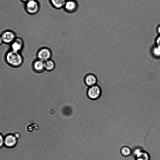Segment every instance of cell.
Wrapping results in <instances>:
<instances>
[{"mask_svg": "<svg viewBox=\"0 0 160 160\" xmlns=\"http://www.w3.org/2000/svg\"><path fill=\"white\" fill-rule=\"evenodd\" d=\"M5 58L8 63L13 67H19L23 62L22 57L20 54L12 50L8 52Z\"/></svg>", "mask_w": 160, "mask_h": 160, "instance_id": "cell-1", "label": "cell"}, {"mask_svg": "<svg viewBox=\"0 0 160 160\" xmlns=\"http://www.w3.org/2000/svg\"><path fill=\"white\" fill-rule=\"evenodd\" d=\"M101 93V88L99 86L96 84L88 88L87 94L89 99L95 100L100 98Z\"/></svg>", "mask_w": 160, "mask_h": 160, "instance_id": "cell-2", "label": "cell"}, {"mask_svg": "<svg viewBox=\"0 0 160 160\" xmlns=\"http://www.w3.org/2000/svg\"><path fill=\"white\" fill-rule=\"evenodd\" d=\"M25 8L29 14L34 15L37 13L40 9V6L36 0H31L26 3Z\"/></svg>", "mask_w": 160, "mask_h": 160, "instance_id": "cell-3", "label": "cell"}, {"mask_svg": "<svg viewBox=\"0 0 160 160\" xmlns=\"http://www.w3.org/2000/svg\"><path fill=\"white\" fill-rule=\"evenodd\" d=\"M52 54V52L49 48H43L38 51L37 56L38 59L44 62L50 59Z\"/></svg>", "mask_w": 160, "mask_h": 160, "instance_id": "cell-4", "label": "cell"}, {"mask_svg": "<svg viewBox=\"0 0 160 160\" xmlns=\"http://www.w3.org/2000/svg\"><path fill=\"white\" fill-rule=\"evenodd\" d=\"M18 142V138L14 134H8L4 137V145L8 148L15 147Z\"/></svg>", "mask_w": 160, "mask_h": 160, "instance_id": "cell-5", "label": "cell"}, {"mask_svg": "<svg viewBox=\"0 0 160 160\" xmlns=\"http://www.w3.org/2000/svg\"><path fill=\"white\" fill-rule=\"evenodd\" d=\"M1 36L3 42L7 44L12 43L15 39L14 32L9 30L5 31Z\"/></svg>", "mask_w": 160, "mask_h": 160, "instance_id": "cell-6", "label": "cell"}, {"mask_svg": "<svg viewBox=\"0 0 160 160\" xmlns=\"http://www.w3.org/2000/svg\"><path fill=\"white\" fill-rule=\"evenodd\" d=\"M136 160H150V157L148 152L138 148L134 151Z\"/></svg>", "mask_w": 160, "mask_h": 160, "instance_id": "cell-7", "label": "cell"}, {"mask_svg": "<svg viewBox=\"0 0 160 160\" xmlns=\"http://www.w3.org/2000/svg\"><path fill=\"white\" fill-rule=\"evenodd\" d=\"M84 82L87 86L90 87L96 85L97 82V78L95 75L92 73H89L85 76Z\"/></svg>", "mask_w": 160, "mask_h": 160, "instance_id": "cell-8", "label": "cell"}, {"mask_svg": "<svg viewBox=\"0 0 160 160\" xmlns=\"http://www.w3.org/2000/svg\"><path fill=\"white\" fill-rule=\"evenodd\" d=\"M77 4L74 0H68L64 7L65 10L69 12H72L77 8Z\"/></svg>", "mask_w": 160, "mask_h": 160, "instance_id": "cell-9", "label": "cell"}, {"mask_svg": "<svg viewBox=\"0 0 160 160\" xmlns=\"http://www.w3.org/2000/svg\"><path fill=\"white\" fill-rule=\"evenodd\" d=\"M22 47V41L21 39H16L12 43L11 48L12 50L18 52L21 50Z\"/></svg>", "mask_w": 160, "mask_h": 160, "instance_id": "cell-10", "label": "cell"}, {"mask_svg": "<svg viewBox=\"0 0 160 160\" xmlns=\"http://www.w3.org/2000/svg\"><path fill=\"white\" fill-rule=\"evenodd\" d=\"M33 67L34 70L38 72H41L45 69L44 62L39 59L34 61Z\"/></svg>", "mask_w": 160, "mask_h": 160, "instance_id": "cell-11", "label": "cell"}, {"mask_svg": "<svg viewBox=\"0 0 160 160\" xmlns=\"http://www.w3.org/2000/svg\"><path fill=\"white\" fill-rule=\"evenodd\" d=\"M44 69L49 72L53 71L56 67L54 62L50 59L44 62Z\"/></svg>", "mask_w": 160, "mask_h": 160, "instance_id": "cell-12", "label": "cell"}, {"mask_svg": "<svg viewBox=\"0 0 160 160\" xmlns=\"http://www.w3.org/2000/svg\"><path fill=\"white\" fill-rule=\"evenodd\" d=\"M53 6L56 8L59 9L64 7L67 0H50Z\"/></svg>", "mask_w": 160, "mask_h": 160, "instance_id": "cell-13", "label": "cell"}, {"mask_svg": "<svg viewBox=\"0 0 160 160\" xmlns=\"http://www.w3.org/2000/svg\"><path fill=\"white\" fill-rule=\"evenodd\" d=\"M121 154L124 157H128L130 156L132 153L130 148L127 146H124L121 149Z\"/></svg>", "mask_w": 160, "mask_h": 160, "instance_id": "cell-14", "label": "cell"}, {"mask_svg": "<svg viewBox=\"0 0 160 160\" xmlns=\"http://www.w3.org/2000/svg\"><path fill=\"white\" fill-rule=\"evenodd\" d=\"M152 53L154 56L160 57V48L156 46L154 47L152 49Z\"/></svg>", "mask_w": 160, "mask_h": 160, "instance_id": "cell-15", "label": "cell"}, {"mask_svg": "<svg viewBox=\"0 0 160 160\" xmlns=\"http://www.w3.org/2000/svg\"><path fill=\"white\" fill-rule=\"evenodd\" d=\"M4 146V137L0 133V148Z\"/></svg>", "mask_w": 160, "mask_h": 160, "instance_id": "cell-16", "label": "cell"}, {"mask_svg": "<svg viewBox=\"0 0 160 160\" xmlns=\"http://www.w3.org/2000/svg\"><path fill=\"white\" fill-rule=\"evenodd\" d=\"M156 46L160 48V35H159L156 39Z\"/></svg>", "mask_w": 160, "mask_h": 160, "instance_id": "cell-17", "label": "cell"}, {"mask_svg": "<svg viewBox=\"0 0 160 160\" xmlns=\"http://www.w3.org/2000/svg\"><path fill=\"white\" fill-rule=\"evenodd\" d=\"M156 30L157 33L159 35H160V24L157 25L156 28Z\"/></svg>", "mask_w": 160, "mask_h": 160, "instance_id": "cell-18", "label": "cell"}, {"mask_svg": "<svg viewBox=\"0 0 160 160\" xmlns=\"http://www.w3.org/2000/svg\"><path fill=\"white\" fill-rule=\"evenodd\" d=\"M1 36H0V45H1L3 42Z\"/></svg>", "mask_w": 160, "mask_h": 160, "instance_id": "cell-19", "label": "cell"}, {"mask_svg": "<svg viewBox=\"0 0 160 160\" xmlns=\"http://www.w3.org/2000/svg\"><path fill=\"white\" fill-rule=\"evenodd\" d=\"M22 1L26 2V3L27 2H29V1L31 0H21Z\"/></svg>", "mask_w": 160, "mask_h": 160, "instance_id": "cell-20", "label": "cell"}]
</instances>
